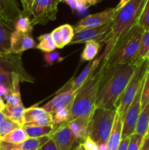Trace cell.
<instances>
[{
	"mask_svg": "<svg viewBox=\"0 0 149 150\" xmlns=\"http://www.w3.org/2000/svg\"><path fill=\"white\" fill-rule=\"evenodd\" d=\"M149 127V104L142 110L137 120L134 134L145 136L148 133Z\"/></svg>",
	"mask_w": 149,
	"mask_h": 150,
	"instance_id": "cell-23",
	"label": "cell"
},
{
	"mask_svg": "<svg viewBox=\"0 0 149 150\" xmlns=\"http://www.w3.org/2000/svg\"><path fill=\"white\" fill-rule=\"evenodd\" d=\"M130 137L125 138L121 140V144H120L119 146H118V149L117 150H127V147H128L129 143Z\"/></svg>",
	"mask_w": 149,
	"mask_h": 150,
	"instance_id": "cell-42",
	"label": "cell"
},
{
	"mask_svg": "<svg viewBox=\"0 0 149 150\" xmlns=\"http://www.w3.org/2000/svg\"><path fill=\"white\" fill-rule=\"evenodd\" d=\"M70 108H62L53 114V125L54 127L57 128L63 123H65L68 121L69 117H70Z\"/></svg>",
	"mask_w": 149,
	"mask_h": 150,
	"instance_id": "cell-29",
	"label": "cell"
},
{
	"mask_svg": "<svg viewBox=\"0 0 149 150\" xmlns=\"http://www.w3.org/2000/svg\"><path fill=\"white\" fill-rule=\"evenodd\" d=\"M39 43L36 45L37 48L43 52L48 53L55 51L56 48L55 43L51 38V34H44L37 38Z\"/></svg>",
	"mask_w": 149,
	"mask_h": 150,
	"instance_id": "cell-26",
	"label": "cell"
},
{
	"mask_svg": "<svg viewBox=\"0 0 149 150\" xmlns=\"http://www.w3.org/2000/svg\"><path fill=\"white\" fill-rule=\"evenodd\" d=\"M43 59L48 65H53L56 63L60 62L64 59V58L61 57L59 52L56 51L45 53L43 54Z\"/></svg>",
	"mask_w": 149,
	"mask_h": 150,
	"instance_id": "cell-34",
	"label": "cell"
},
{
	"mask_svg": "<svg viewBox=\"0 0 149 150\" xmlns=\"http://www.w3.org/2000/svg\"><path fill=\"white\" fill-rule=\"evenodd\" d=\"M140 103H141V111L144 109L149 104V70L148 69L147 73L145 76L144 82L143 84L141 92V98H140Z\"/></svg>",
	"mask_w": 149,
	"mask_h": 150,
	"instance_id": "cell-30",
	"label": "cell"
},
{
	"mask_svg": "<svg viewBox=\"0 0 149 150\" xmlns=\"http://www.w3.org/2000/svg\"><path fill=\"white\" fill-rule=\"evenodd\" d=\"M148 70H149V56L148 57Z\"/></svg>",
	"mask_w": 149,
	"mask_h": 150,
	"instance_id": "cell-51",
	"label": "cell"
},
{
	"mask_svg": "<svg viewBox=\"0 0 149 150\" xmlns=\"http://www.w3.org/2000/svg\"><path fill=\"white\" fill-rule=\"evenodd\" d=\"M98 149L99 150H109L108 149L107 144H98Z\"/></svg>",
	"mask_w": 149,
	"mask_h": 150,
	"instance_id": "cell-47",
	"label": "cell"
},
{
	"mask_svg": "<svg viewBox=\"0 0 149 150\" xmlns=\"http://www.w3.org/2000/svg\"><path fill=\"white\" fill-rule=\"evenodd\" d=\"M104 72L105 64L102 60L100 65L91 73L84 83L76 90L67 122L77 118L90 120L96 106L98 91L103 79Z\"/></svg>",
	"mask_w": 149,
	"mask_h": 150,
	"instance_id": "cell-2",
	"label": "cell"
},
{
	"mask_svg": "<svg viewBox=\"0 0 149 150\" xmlns=\"http://www.w3.org/2000/svg\"><path fill=\"white\" fill-rule=\"evenodd\" d=\"M25 109L26 108H24L22 103H21L15 104V105L6 103L5 108H4L2 113L7 118H9L12 121L23 127V115H24Z\"/></svg>",
	"mask_w": 149,
	"mask_h": 150,
	"instance_id": "cell-19",
	"label": "cell"
},
{
	"mask_svg": "<svg viewBox=\"0 0 149 150\" xmlns=\"http://www.w3.org/2000/svg\"><path fill=\"white\" fill-rule=\"evenodd\" d=\"M21 126L19 125L17 123L14 122L10 119H7L6 121L3 122L2 123L0 124V140L2 139L4 136L8 134L11 131H13L15 129L20 127Z\"/></svg>",
	"mask_w": 149,
	"mask_h": 150,
	"instance_id": "cell-33",
	"label": "cell"
},
{
	"mask_svg": "<svg viewBox=\"0 0 149 150\" xmlns=\"http://www.w3.org/2000/svg\"><path fill=\"white\" fill-rule=\"evenodd\" d=\"M51 136L39 138H29L20 144H11L0 141V150H37L40 149Z\"/></svg>",
	"mask_w": 149,
	"mask_h": 150,
	"instance_id": "cell-17",
	"label": "cell"
},
{
	"mask_svg": "<svg viewBox=\"0 0 149 150\" xmlns=\"http://www.w3.org/2000/svg\"><path fill=\"white\" fill-rule=\"evenodd\" d=\"M142 62L134 61L129 64L115 66L109 70L105 69L95 108L114 109L115 103Z\"/></svg>",
	"mask_w": 149,
	"mask_h": 150,
	"instance_id": "cell-1",
	"label": "cell"
},
{
	"mask_svg": "<svg viewBox=\"0 0 149 150\" xmlns=\"http://www.w3.org/2000/svg\"><path fill=\"white\" fill-rule=\"evenodd\" d=\"M20 55L7 54L0 56V86L3 85L12 89L13 73H18L23 81L31 82L32 80L23 68Z\"/></svg>",
	"mask_w": 149,
	"mask_h": 150,
	"instance_id": "cell-7",
	"label": "cell"
},
{
	"mask_svg": "<svg viewBox=\"0 0 149 150\" xmlns=\"http://www.w3.org/2000/svg\"><path fill=\"white\" fill-rule=\"evenodd\" d=\"M36 46V42L31 34L22 33L13 31L10 40V48L9 54H21L23 51Z\"/></svg>",
	"mask_w": 149,
	"mask_h": 150,
	"instance_id": "cell-15",
	"label": "cell"
},
{
	"mask_svg": "<svg viewBox=\"0 0 149 150\" xmlns=\"http://www.w3.org/2000/svg\"><path fill=\"white\" fill-rule=\"evenodd\" d=\"M29 139L26 130L23 127H18L9 133L0 141L11 144H20Z\"/></svg>",
	"mask_w": 149,
	"mask_h": 150,
	"instance_id": "cell-24",
	"label": "cell"
},
{
	"mask_svg": "<svg viewBox=\"0 0 149 150\" xmlns=\"http://www.w3.org/2000/svg\"><path fill=\"white\" fill-rule=\"evenodd\" d=\"M112 21L97 27L82 29L74 32V37L70 44H77L96 41L99 44L108 42L111 38Z\"/></svg>",
	"mask_w": 149,
	"mask_h": 150,
	"instance_id": "cell-9",
	"label": "cell"
},
{
	"mask_svg": "<svg viewBox=\"0 0 149 150\" xmlns=\"http://www.w3.org/2000/svg\"><path fill=\"white\" fill-rule=\"evenodd\" d=\"M14 29L0 22V56L9 54L11 35Z\"/></svg>",
	"mask_w": 149,
	"mask_h": 150,
	"instance_id": "cell-21",
	"label": "cell"
},
{
	"mask_svg": "<svg viewBox=\"0 0 149 150\" xmlns=\"http://www.w3.org/2000/svg\"><path fill=\"white\" fill-rule=\"evenodd\" d=\"M103 0H89V3H90V6L94 5V4H97V3L101 2Z\"/></svg>",
	"mask_w": 149,
	"mask_h": 150,
	"instance_id": "cell-50",
	"label": "cell"
},
{
	"mask_svg": "<svg viewBox=\"0 0 149 150\" xmlns=\"http://www.w3.org/2000/svg\"><path fill=\"white\" fill-rule=\"evenodd\" d=\"M72 150H87V149H85V147L83 146L81 142H79V143L77 144V146H76Z\"/></svg>",
	"mask_w": 149,
	"mask_h": 150,
	"instance_id": "cell-48",
	"label": "cell"
},
{
	"mask_svg": "<svg viewBox=\"0 0 149 150\" xmlns=\"http://www.w3.org/2000/svg\"><path fill=\"white\" fill-rule=\"evenodd\" d=\"M100 47L101 44L96 41H89L86 42V45L80 57L82 61H91L95 59L99 54Z\"/></svg>",
	"mask_w": 149,
	"mask_h": 150,
	"instance_id": "cell-25",
	"label": "cell"
},
{
	"mask_svg": "<svg viewBox=\"0 0 149 150\" xmlns=\"http://www.w3.org/2000/svg\"><path fill=\"white\" fill-rule=\"evenodd\" d=\"M26 130L29 138H39L43 136H51V135L56 130L53 125L40 127V126H23Z\"/></svg>",
	"mask_w": 149,
	"mask_h": 150,
	"instance_id": "cell-22",
	"label": "cell"
},
{
	"mask_svg": "<svg viewBox=\"0 0 149 150\" xmlns=\"http://www.w3.org/2000/svg\"><path fill=\"white\" fill-rule=\"evenodd\" d=\"M142 88H143V85L139 89L134 100L132 101L130 106L129 107L128 110H127V113H126L125 116L123 119L122 139L127 137H130L134 133L137 120H138V117L140 116V112H141L140 98H141Z\"/></svg>",
	"mask_w": 149,
	"mask_h": 150,
	"instance_id": "cell-11",
	"label": "cell"
},
{
	"mask_svg": "<svg viewBox=\"0 0 149 150\" xmlns=\"http://www.w3.org/2000/svg\"><path fill=\"white\" fill-rule=\"evenodd\" d=\"M22 14L16 0H0V22L15 30V23Z\"/></svg>",
	"mask_w": 149,
	"mask_h": 150,
	"instance_id": "cell-13",
	"label": "cell"
},
{
	"mask_svg": "<svg viewBox=\"0 0 149 150\" xmlns=\"http://www.w3.org/2000/svg\"><path fill=\"white\" fill-rule=\"evenodd\" d=\"M130 1V0H120V1H119V2H118V4H117L116 7H115V10H116L117 11H118V10H119L120 9H121V7H123V6L125 5V4H127V3L128 2V1Z\"/></svg>",
	"mask_w": 149,
	"mask_h": 150,
	"instance_id": "cell-44",
	"label": "cell"
},
{
	"mask_svg": "<svg viewBox=\"0 0 149 150\" xmlns=\"http://www.w3.org/2000/svg\"><path fill=\"white\" fill-rule=\"evenodd\" d=\"M116 113L115 108H95L89 120L86 136L91 137L97 144H107Z\"/></svg>",
	"mask_w": 149,
	"mask_h": 150,
	"instance_id": "cell-5",
	"label": "cell"
},
{
	"mask_svg": "<svg viewBox=\"0 0 149 150\" xmlns=\"http://www.w3.org/2000/svg\"><path fill=\"white\" fill-rule=\"evenodd\" d=\"M41 150H57L56 146V144L54 142V141L53 140L52 138L49 139L42 147L40 148Z\"/></svg>",
	"mask_w": 149,
	"mask_h": 150,
	"instance_id": "cell-39",
	"label": "cell"
},
{
	"mask_svg": "<svg viewBox=\"0 0 149 150\" xmlns=\"http://www.w3.org/2000/svg\"><path fill=\"white\" fill-rule=\"evenodd\" d=\"M139 150H149V133H147L144 136Z\"/></svg>",
	"mask_w": 149,
	"mask_h": 150,
	"instance_id": "cell-41",
	"label": "cell"
},
{
	"mask_svg": "<svg viewBox=\"0 0 149 150\" xmlns=\"http://www.w3.org/2000/svg\"><path fill=\"white\" fill-rule=\"evenodd\" d=\"M78 2H79V5H80V11L88 8L89 7H90L89 0H78Z\"/></svg>",
	"mask_w": 149,
	"mask_h": 150,
	"instance_id": "cell-43",
	"label": "cell"
},
{
	"mask_svg": "<svg viewBox=\"0 0 149 150\" xmlns=\"http://www.w3.org/2000/svg\"><path fill=\"white\" fill-rule=\"evenodd\" d=\"M148 69V60L147 58L146 59L143 60L138 66L135 73H134L131 80L126 87L125 90L121 94L118 100L115 103V108L116 109L117 113L121 117L122 120L124 119L129 107L134 100L139 89L143 85Z\"/></svg>",
	"mask_w": 149,
	"mask_h": 150,
	"instance_id": "cell-6",
	"label": "cell"
},
{
	"mask_svg": "<svg viewBox=\"0 0 149 150\" xmlns=\"http://www.w3.org/2000/svg\"><path fill=\"white\" fill-rule=\"evenodd\" d=\"M147 0H130L118 11L112 21L111 38L106 46L110 48L137 24Z\"/></svg>",
	"mask_w": 149,
	"mask_h": 150,
	"instance_id": "cell-4",
	"label": "cell"
},
{
	"mask_svg": "<svg viewBox=\"0 0 149 150\" xmlns=\"http://www.w3.org/2000/svg\"><path fill=\"white\" fill-rule=\"evenodd\" d=\"M122 130L123 120L121 116L118 113H116L109 139H108V142H107L108 149H118V146H119L120 144H121V140H122Z\"/></svg>",
	"mask_w": 149,
	"mask_h": 150,
	"instance_id": "cell-18",
	"label": "cell"
},
{
	"mask_svg": "<svg viewBox=\"0 0 149 150\" xmlns=\"http://www.w3.org/2000/svg\"><path fill=\"white\" fill-rule=\"evenodd\" d=\"M51 38L55 43L56 48H63L64 47V43H63L62 37H61V31H60L59 27L54 29L51 33Z\"/></svg>",
	"mask_w": 149,
	"mask_h": 150,
	"instance_id": "cell-36",
	"label": "cell"
},
{
	"mask_svg": "<svg viewBox=\"0 0 149 150\" xmlns=\"http://www.w3.org/2000/svg\"><path fill=\"white\" fill-rule=\"evenodd\" d=\"M89 120L83 118H77L66 122L67 125L73 133L78 142H80L86 135Z\"/></svg>",
	"mask_w": 149,
	"mask_h": 150,
	"instance_id": "cell-20",
	"label": "cell"
},
{
	"mask_svg": "<svg viewBox=\"0 0 149 150\" xmlns=\"http://www.w3.org/2000/svg\"><path fill=\"white\" fill-rule=\"evenodd\" d=\"M7 89H8V88L7 86H3V85L0 86V96L4 97L5 95V94L7 93Z\"/></svg>",
	"mask_w": 149,
	"mask_h": 150,
	"instance_id": "cell-45",
	"label": "cell"
},
{
	"mask_svg": "<svg viewBox=\"0 0 149 150\" xmlns=\"http://www.w3.org/2000/svg\"><path fill=\"white\" fill-rule=\"evenodd\" d=\"M45 126L53 125V116L42 107L32 106L25 109L23 115V125Z\"/></svg>",
	"mask_w": 149,
	"mask_h": 150,
	"instance_id": "cell-12",
	"label": "cell"
},
{
	"mask_svg": "<svg viewBox=\"0 0 149 150\" xmlns=\"http://www.w3.org/2000/svg\"><path fill=\"white\" fill-rule=\"evenodd\" d=\"M80 142H81L85 149L87 150H99L97 144L94 141L92 140L89 136H85Z\"/></svg>",
	"mask_w": 149,
	"mask_h": 150,
	"instance_id": "cell-37",
	"label": "cell"
},
{
	"mask_svg": "<svg viewBox=\"0 0 149 150\" xmlns=\"http://www.w3.org/2000/svg\"><path fill=\"white\" fill-rule=\"evenodd\" d=\"M144 136L134 134V133L131 135L130 136L129 143L127 150H139L142 144Z\"/></svg>",
	"mask_w": 149,
	"mask_h": 150,
	"instance_id": "cell-35",
	"label": "cell"
},
{
	"mask_svg": "<svg viewBox=\"0 0 149 150\" xmlns=\"http://www.w3.org/2000/svg\"><path fill=\"white\" fill-rule=\"evenodd\" d=\"M7 119H9V118H7V117H6V116L4 115L2 112H0V124H1V123H2L3 122L6 121Z\"/></svg>",
	"mask_w": 149,
	"mask_h": 150,
	"instance_id": "cell-49",
	"label": "cell"
},
{
	"mask_svg": "<svg viewBox=\"0 0 149 150\" xmlns=\"http://www.w3.org/2000/svg\"><path fill=\"white\" fill-rule=\"evenodd\" d=\"M117 13L118 11L115 10V7H112L106 9L100 13L89 15L79 21L74 26H72L74 32H79L82 29L97 27L112 21Z\"/></svg>",
	"mask_w": 149,
	"mask_h": 150,
	"instance_id": "cell-10",
	"label": "cell"
},
{
	"mask_svg": "<svg viewBox=\"0 0 149 150\" xmlns=\"http://www.w3.org/2000/svg\"><path fill=\"white\" fill-rule=\"evenodd\" d=\"M59 0H34L31 9L32 26L42 25L56 18Z\"/></svg>",
	"mask_w": 149,
	"mask_h": 150,
	"instance_id": "cell-8",
	"label": "cell"
},
{
	"mask_svg": "<svg viewBox=\"0 0 149 150\" xmlns=\"http://www.w3.org/2000/svg\"><path fill=\"white\" fill-rule=\"evenodd\" d=\"M60 31H61V37H62V40L64 45H68L72 40L74 37V32L73 27L70 24H64L59 26Z\"/></svg>",
	"mask_w": 149,
	"mask_h": 150,
	"instance_id": "cell-32",
	"label": "cell"
},
{
	"mask_svg": "<svg viewBox=\"0 0 149 150\" xmlns=\"http://www.w3.org/2000/svg\"><path fill=\"white\" fill-rule=\"evenodd\" d=\"M143 32L144 31L137 24L121 38L103 59L105 70L138 61L137 55Z\"/></svg>",
	"mask_w": 149,
	"mask_h": 150,
	"instance_id": "cell-3",
	"label": "cell"
},
{
	"mask_svg": "<svg viewBox=\"0 0 149 150\" xmlns=\"http://www.w3.org/2000/svg\"><path fill=\"white\" fill-rule=\"evenodd\" d=\"M149 56V31H144L142 35L139 48L137 60L140 62L146 59Z\"/></svg>",
	"mask_w": 149,
	"mask_h": 150,
	"instance_id": "cell-28",
	"label": "cell"
},
{
	"mask_svg": "<svg viewBox=\"0 0 149 150\" xmlns=\"http://www.w3.org/2000/svg\"><path fill=\"white\" fill-rule=\"evenodd\" d=\"M137 25L143 31H149V0H147L140 16Z\"/></svg>",
	"mask_w": 149,
	"mask_h": 150,
	"instance_id": "cell-31",
	"label": "cell"
},
{
	"mask_svg": "<svg viewBox=\"0 0 149 150\" xmlns=\"http://www.w3.org/2000/svg\"><path fill=\"white\" fill-rule=\"evenodd\" d=\"M6 103H4V100L3 98L0 96V112H2L4 111V108H5Z\"/></svg>",
	"mask_w": 149,
	"mask_h": 150,
	"instance_id": "cell-46",
	"label": "cell"
},
{
	"mask_svg": "<svg viewBox=\"0 0 149 150\" xmlns=\"http://www.w3.org/2000/svg\"><path fill=\"white\" fill-rule=\"evenodd\" d=\"M23 6V13L28 16L31 15V9L34 0H20Z\"/></svg>",
	"mask_w": 149,
	"mask_h": 150,
	"instance_id": "cell-38",
	"label": "cell"
},
{
	"mask_svg": "<svg viewBox=\"0 0 149 150\" xmlns=\"http://www.w3.org/2000/svg\"><path fill=\"white\" fill-rule=\"evenodd\" d=\"M37 150H41V149H37Z\"/></svg>",
	"mask_w": 149,
	"mask_h": 150,
	"instance_id": "cell-54",
	"label": "cell"
},
{
	"mask_svg": "<svg viewBox=\"0 0 149 150\" xmlns=\"http://www.w3.org/2000/svg\"><path fill=\"white\" fill-rule=\"evenodd\" d=\"M60 2H62V1H64V0H59Z\"/></svg>",
	"mask_w": 149,
	"mask_h": 150,
	"instance_id": "cell-52",
	"label": "cell"
},
{
	"mask_svg": "<svg viewBox=\"0 0 149 150\" xmlns=\"http://www.w3.org/2000/svg\"><path fill=\"white\" fill-rule=\"evenodd\" d=\"M148 133H149V127H148Z\"/></svg>",
	"mask_w": 149,
	"mask_h": 150,
	"instance_id": "cell-53",
	"label": "cell"
},
{
	"mask_svg": "<svg viewBox=\"0 0 149 150\" xmlns=\"http://www.w3.org/2000/svg\"><path fill=\"white\" fill-rule=\"evenodd\" d=\"M64 2H66L72 10H78L80 11V5H79L78 0H64Z\"/></svg>",
	"mask_w": 149,
	"mask_h": 150,
	"instance_id": "cell-40",
	"label": "cell"
},
{
	"mask_svg": "<svg viewBox=\"0 0 149 150\" xmlns=\"http://www.w3.org/2000/svg\"><path fill=\"white\" fill-rule=\"evenodd\" d=\"M51 138L55 142L57 150H72L74 144L78 142L66 122L58 126Z\"/></svg>",
	"mask_w": 149,
	"mask_h": 150,
	"instance_id": "cell-14",
	"label": "cell"
},
{
	"mask_svg": "<svg viewBox=\"0 0 149 150\" xmlns=\"http://www.w3.org/2000/svg\"><path fill=\"white\" fill-rule=\"evenodd\" d=\"M15 30L22 33H32L33 30V26L29 16L23 13L22 16H20L15 23Z\"/></svg>",
	"mask_w": 149,
	"mask_h": 150,
	"instance_id": "cell-27",
	"label": "cell"
},
{
	"mask_svg": "<svg viewBox=\"0 0 149 150\" xmlns=\"http://www.w3.org/2000/svg\"><path fill=\"white\" fill-rule=\"evenodd\" d=\"M75 92L76 91H67L56 94L53 99L44 105L42 108L52 115L62 108H71Z\"/></svg>",
	"mask_w": 149,
	"mask_h": 150,
	"instance_id": "cell-16",
	"label": "cell"
}]
</instances>
